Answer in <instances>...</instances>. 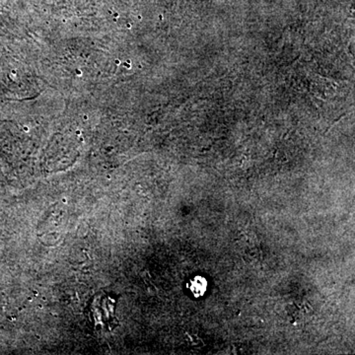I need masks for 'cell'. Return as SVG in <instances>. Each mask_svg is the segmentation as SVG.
Segmentation results:
<instances>
[{
	"instance_id": "obj_1",
	"label": "cell",
	"mask_w": 355,
	"mask_h": 355,
	"mask_svg": "<svg viewBox=\"0 0 355 355\" xmlns=\"http://www.w3.org/2000/svg\"><path fill=\"white\" fill-rule=\"evenodd\" d=\"M205 286H207V284H205V279L197 277V279L191 282V291L195 295H200V294L203 293V291H200V287L205 288Z\"/></svg>"
}]
</instances>
